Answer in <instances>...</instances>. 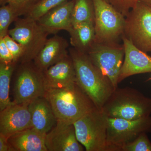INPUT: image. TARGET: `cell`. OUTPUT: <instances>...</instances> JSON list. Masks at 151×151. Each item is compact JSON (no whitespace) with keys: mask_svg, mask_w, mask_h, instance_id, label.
I'll return each instance as SVG.
<instances>
[{"mask_svg":"<svg viewBox=\"0 0 151 151\" xmlns=\"http://www.w3.org/2000/svg\"><path fill=\"white\" fill-rule=\"evenodd\" d=\"M8 35L22 47L23 54L19 61L21 63L33 61L46 43L48 35L36 21L27 17L17 18L14 27L9 30Z\"/></svg>","mask_w":151,"mask_h":151,"instance_id":"8992f818","label":"cell"},{"mask_svg":"<svg viewBox=\"0 0 151 151\" xmlns=\"http://www.w3.org/2000/svg\"><path fill=\"white\" fill-rule=\"evenodd\" d=\"M75 69L76 83L98 109H102L115 88L97 69L87 53L69 49Z\"/></svg>","mask_w":151,"mask_h":151,"instance_id":"6da1fadb","label":"cell"},{"mask_svg":"<svg viewBox=\"0 0 151 151\" xmlns=\"http://www.w3.org/2000/svg\"><path fill=\"white\" fill-rule=\"evenodd\" d=\"M71 19L72 26L83 23H94L93 0H74Z\"/></svg>","mask_w":151,"mask_h":151,"instance_id":"44dd1931","label":"cell"},{"mask_svg":"<svg viewBox=\"0 0 151 151\" xmlns=\"http://www.w3.org/2000/svg\"><path fill=\"white\" fill-rule=\"evenodd\" d=\"M17 63L0 61V111L13 104L9 98L11 78Z\"/></svg>","mask_w":151,"mask_h":151,"instance_id":"ffe728a7","label":"cell"},{"mask_svg":"<svg viewBox=\"0 0 151 151\" xmlns=\"http://www.w3.org/2000/svg\"><path fill=\"white\" fill-rule=\"evenodd\" d=\"M122 37L125 55L118 79L119 84L132 76L151 72V57L135 46L124 35Z\"/></svg>","mask_w":151,"mask_h":151,"instance_id":"8fae6325","label":"cell"},{"mask_svg":"<svg viewBox=\"0 0 151 151\" xmlns=\"http://www.w3.org/2000/svg\"><path fill=\"white\" fill-rule=\"evenodd\" d=\"M125 17L123 35L141 50L151 52V5L137 1Z\"/></svg>","mask_w":151,"mask_h":151,"instance_id":"ba28073f","label":"cell"},{"mask_svg":"<svg viewBox=\"0 0 151 151\" xmlns=\"http://www.w3.org/2000/svg\"><path fill=\"white\" fill-rule=\"evenodd\" d=\"M44 97L51 105L57 121L69 124H73L97 108L76 83L65 88L46 90Z\"/></svg>","mask_w":151,"mask_h":151,"instance_id":"7a4b0ae2","label":"cell"},{"mask_svg":"<svg viewBox=\"0 0 151 151\" xmlns=\"http://www.w3.org/2000/svg\"><path fill=\"white\" fill-rule=\"evenodd\" d=\"M68 47L67 40L59 36L55 35L47 39L33 61L35 66L43 72L68 55Z\"/></svg>","mask_w":151,"mask_h":151,"instance_id":"2e32d148","label":"cell"},{"mask_svg":"<svg viewBox=\"0 0 151 151\" xmlns=\"http://www.w3.org/2000/svg\"><path fill=\"white\" fill-rule=\"evenodd\" d=\"M3 39L9 50L12 55L14 62L17 63L23 54L22 47L9 35H6Z\"/></svg>","mask_w":151,"mask_h":151,"instance_id":"d4e9b609","label":"cell"},{"mask_svg":"<svg viewBox=\"0 0 151 151\" xmlns=\"http://www.w3.org/2000/svg\"><path fill=\"white\" fill-rule=\"evenodd\" d=\"M108 119L96 108L73 123L77 140L86 151H107Z\"/></svg>","mask_w":151,"mask_h":151,"instance_id":"277c9868","label":"cell"},{"mask_svg":"<svg viewBox=\"0 0 151 151\" xmlns=\"http://www.w3.org/2000/svg\"><path fill=\"white\" fill-rule=\"evenodd\" d=\"M38 1H39V0H30V2L29 7L30 6L32 5L33 4H35V3L37 2Z\"/></svg>","mask_w":151,"mask_h":151,"instance_id":"1f68e13d","label":"cell"},{"mask_svg":"<svg viewBox=\"0 0 151 151\" xmlns=\"http://www.w3.org/2000/svg\"><path fill=\"white\" fill-rule=\"evenodd\" d=\"M87 54L97 69L117 88L125 55L123 45L117 42H94Z\"/></svg>","mask_w":151,"mask_h":151,"instance_id":"9c48e42d","label":"cell"},{"mask_svg":"<svg viewBox=\"0 0 151 151\" xmlns=\"http://www.w3.org/2000/svg\"><path fill=\"white\" fill-rule=\"evenodd\" d=\"M32 128L46 134L55 126L57 119L51 105L44 97H38L28 105Z\"/></svg>","mask_w":151,"mask_h":151,"instance_id":"e0dca14e","label":"cell"},{"mask_svg":"<svg viewBox=\"0 0 151 151\" xmlns=\"http://www.w3.org/2000/svg\"><path fill=\"white\" fill-rule=\"evenodd\" d=\"M30 0H8L7 4L19 17L26 13L30 6Z\"/></svg>","mask_w":151,"mask_h":151,"instance_id":"484cf974","label":"cell"},{"mask_svg":"<svg viewBox=\"0 0 151 151\" xmlns=\"http://www.w3.org/2000/svg\"><path fill=\"white\" fill-rule=\"evenodd\" d=\"M42 73L45 91L65 88L76 83L74 65L70 55Z\"/></svg>","mask_w":151,"mask_h":151,"instance_id":"5bb4252c","label":"cell"},{"mask_svg":"<svg viewBox=\"0 0 151 151\" xmlns=\"http://www.w3.org/2000/svg\"><path fill=\"white\" fill-rule=\"evenodd\" d=\"M67 1L68 0H39L32 5L25 14L26 17L37 21L52 9Z\"/></svg>","mask_w":151,"mask_h":151,"instance_id":"7402d4cb","label":"cell"},{"mask_svg":"<svg viewBox=\"0 0 151 151\" xmlns=\"http://www.w3.org/2000/svg\"><path fill=\"white\" fill-rule=\"evenodd\" d=\"M43 73L33 62L21 63L14 81V100L17 104H29L38 97H44Z\"/></svg>","mask_w":151,"mask_h":151,"instance_id":"30bf717a","label":"cell"},{"mask_svg":"<svg viewBox=\"0 0 151 151\" xmlns=\"http://www.w3.org/2000/svg\"><path fill=\"white\" fill-rule=\"evenodd\" d=\"M15 12L7 5L2 6L0 8V39L8 35L9 27L11 23L18 18Z\"/></svg>","mask_w":151,"mask_h":151,"instance_id":"603a6c76","label":"cell"},{"mask_svg":"<svg viewBox=\"0 0 151 151\" xmlns=\"http://www.w3.org/2000/svg\"><path fill=\"white\" fill-rule=\"evenodd\" d=\"M8 0H0V4L1 6L4 5L7 3Z\"/></svg>","mask_w":151,"mask_h":151,"instance_id":"4dcf8cb0","label":"cell"},{"mask_svg":"<svg viewBox=\"0 0 151 151\" xmlns=\"http://www.w3.org/2000/svg\"><path fill=\"white\" fill-rule=\"evenodd\" d=\"M121 151H151V142L147 133H142L134 140L125 145Z\"/></svg>","mask_w":151,"mask_h":151,"instance_id":"cb8c5ba5","label":"cell"},{"mask_svg":"<svg viewBox=\"0 0 151 151\" xmlns=\"http://www.w3.org/2000/svg\"><path fill=\"white\" fill-rule=\"evenodd\" d=\"M108 118L136 120L151 115V97L130 87H117L102 109Z\"/></svg>","mask_w":151,"mask_h":151,"instance_id":"3957f363","label":"cell"},{"mask_svg":"<svg viewBox=\"0 0 151 151\" xmlns=\"http://www.w3.org/2000/svg\"><path fill=\"white\" fill-rule=\"evenodd\" d=\"M74 0L67 1L52 9L37 21L38 24L48 35L56 34L64 30L69 32L72 27L71 14Z\"/></svg>","mask_w":151,"mask_h":151,"instance_id":"9a60e30c","label":"cell"},{"mask_svg":"<svg viewBox=\"0 0 151 151\" xmlns=\"http://www.w3.org/2000/svg\"><path fill=\"white\" fill-rule=\"evenodd\" d=\"M29 104H13L0 111V134L7 137L32 128Z\"/></svg>","mask_w":151,"mask_h":151,"instance_id":"4fadbf2b","label":"cell"},{"mask_svg":"<svg viewBox=\"0 0 151 151\" xmlns=\"http://www.w3.org/2000/svg\"><path fill=\"white\" fill-rule=\"evenodd\" d=\"M68 33L70 36V44L74 48L88 53L95 40L94 23H83L73 26Z\"/></svg>","mask_w":151,"mask_h":151,"instance_id":"d6986e66","label":"cell"},{"mask_svg":"<svg viewBox=\"0 0 151 151\" xmlns=\"http://www.w3.org/2000/svg\"><path fill=\"white\" fill-rule=\"evenodd\" d=\"M149 80H151V78H149Z\"/></svg>","mask_w":151,"mask_h":151,"instance_id":"836d02e7","label":"cell"},{"mask_svg":"<svg viewBox=\"0 0 151 151\" xmlns=\"http://www.w3.org/2000/svg\"><path fill=\"white\" fill-rule=\"evenodd\" d=\"M0 61L5 63L14 62L12 55L3 38L0 39Z\"/></svg>","mask_w":151,"mask_h":151,"instance_id":"83f0119b","label":"cell"},{"mask_svg":"<svg viewBox=\"0 0 151 151\" xmlns=\"http://www.w3.org/2000/svg\"><path fill=\"white\" fill-rule=\"evenodd\" d=\"M137 1L142 2L151 5V0H137Z\"/></svg>","mask_w":151,"mask_h":151,"instance_id":"f546056e","label":"cell"},{"mask_svg":"<svg viewBox=\"0 0 151 151\" xmlns=\"http://www.w3.org/2000/svg\"><path fill=\"white\" fill-rule=\"evenodd\" d=\"M96 43L117 42L124 34L125 17L105 0H93Z\"/></svg>","mask_w":151,"mask_h":151,"instance_id":"5b68a950","label":"cell"},{"mask_svg":"<svg viewBox=\"0 0 151 151\" xmlns=\"http://www.w3.org/2000/svg\"><path fill=\"white\" fill-rule=\"evenodd\" d=\"M45 136L32 127L12 135L8 141L13 151H48Z\"/></svg>","mask_w":151,"mask_h":151,"instance_id":"ac0fdd59","label":"cell"},{"mask_svg":"<svg viewBox=\"0 0 151 151\" xmlns=\"http://www.w3.org/2000/svg\"><path fill=\"white\" fill-rule=\"evenodd\" d=\"M105 1H106L110 3V1L111 0H105Z\"/></svg>","mask_w":151,"mask_h":151,"instance_id":"d6a6232c","label":"cell"},{"mask_svg":"<svg viewBox=\"0 0 151 151\" xmlns=\"http://www.w3.org/2000/svg\"><path fill=\"white\" fill-rule=\"evenodd\" d=\"M144 133H151V116L136 120L108 117L107 151H121Z\"/></svg>","mask_w":151,"mask_h":151,"instance_id":"52a82bcc","label":"cell"},{"mask_svg":"<svg viewBox=\"0 0 151 151\" xmlns=\"http://www.w3.org/2000/svg\"><path fill=\"white\" fill-rule=\"evenodd\" d=\"M48 151H83L84 147L78 142L73 124L57 121L55 126L45 136Z\"/></svg>","mask_w":151,"mask_h":151,"instance_id":"7c38bea8","label":"cell"},{"mask_svg":"<svg viewBox=\"0 0 151 151\" xmlns=\"http://www.w3.org/2000/svg\"><path fill=\"white\" fill-rule=\"evenodd\" d=\"M111 2H113L116 5L115 8L126 17L129 12L130 9L132 8L137 0H111Z\"/></svg>","mask_w":151,"mask_h":151,"instance_id":"4316f807","label":"cell"},{"mask_svg":"<svg viewBox=\"0 0 151 151\" xmlns=\"http://www.w3.org/2000/svg\"><path fill=\"white\" fill-rule=\"evenodd\" d=\"M8 137L0 134V151H13L9 142Z\"/></svg>","mask_w":151,"mask_h":151,"instance_id":"f1b7e54d","label":"cell"}]
</instances>
